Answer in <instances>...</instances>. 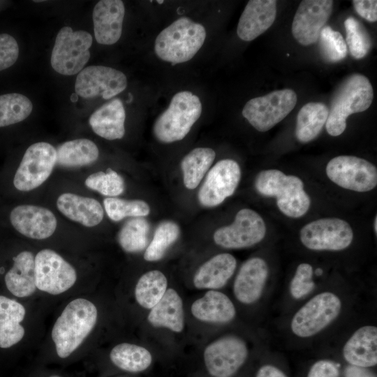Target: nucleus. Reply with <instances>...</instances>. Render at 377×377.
<instances>
[{
	"label": "nucleus",
	"mask_w": 377,
	"mask_h": 377,
	"mask_svg": "<svg viewBox=\"0 0 377 377\" xmlns=\"http://www.w3.org/2000/svg\"><path fill=\"white\" fill-rule=\"evenodd\" d=\"M97 318V309L91 301L77 298L70 302L52 330L57 355L66 358L71 355L93 330Z\"/></svg>",
	"instance_id": "1"
},
{
	"label": "nucleus",
	"mask_w": 377,
	"mask_h": 377,
	"mask_svg": "<svg viewBox=\"0 0 377 377\" xmlns=\"http://www.w3.org/2000/svg\"><path fill=\"white\" fill-rule=\"evenodd\" d=\"M205 28L191 18L182 17L163 29L154 42L156 56L172 65L191 60L206 38Z\"/></svg>",
	"instance_id": "2"
},
{
	"label": "nucleus",
	"mask_w": 377,
	"mask_h": 377,
	"mask_svg": "<svg viewBox=\"0 0 377 377\" xmlns=\"http://www.w3.org/2000/svg\"><path fill=\"white\" fill-rule=\"evenodd\" d=\"M373 98V87L366 76L353 74L346 77L332 97L326 121L327 133L332 136L343 133L348 117L367 110Z\"/></svg>",
	"instance_id": "3"
},
{
	"label": "nucleus",
	"mask_w": 377,
	"mask_h": 377,
	"mask_svg": "<svg viewBox=\"0 0 377 377\" xmlns=\"http://www.w3.org/2000/svg\"><path fill=\"white\" fill-rule=\"evenodd\" d=\"M255 187L263 195L276 197L279 210L288 217H301L310 207V198L298 177L278 170H263L256 176Z\"/></svg>",
	"instance_id": "4"
},
{
	"label": "nucleus",
	"mask_w": 377,
	"mask_h": 377,
	"mask_svg": "<svg viewBox=\"0 0 377 377\" xmlns=\"http://www.w3.org/2000/svg\"><path fill=\"white\" fill-rule=\"evenodd\" d=\"M202 113V103L191 91L175 94L168 108L155 120L153 133L163 143H172L184 139Z\"/></svg>",
	"instance_id": "5"
},
{
	"label": "nucleus",
	"mask_w": 377,
	"mask_h": 377,
	"mask_svg": "<svg viewBox=\"0 0 377 377\" xmlns=\"http://www.w3.org/2000/svg\"><path fill=\"white\" fill-rule=\"evenodd\" d=\"M91 35L86 31H74L68 26L58 32L51 54V65L57 73L73 75L80 72L90 58Z\"/></svg>",
	"instance_id": "6"
},
{
	"label": "nucleus",
	"mask_w": 377,
	"mask_h": 377,
	"mask_svg": "<svg viewBox=\"0 0 377 377\" xmlns=\"http://www.w3.org/2000/svg\"><path fill=\"white\" fill-rule=\"evenodd\" d=\"M296 103L297 95L293 90H276L249 100L242 110V115L257 131L265 132L282 121Z\"/></svg>",
	"instance_id": "7"
},
{
	"label": "nucleus",
	"mask_w": 377,
	"mask_h": 377,
	"mask_svg": "<svg viewBox=\"0 0 377 377\" xmlns=\"http://www.w3.org/2000/svg\"><path fill=\"white\" fill-rule=\"evenodd\" d=\"M341 302L331 292L315 295L294 315L290 323L293 334L306 338L320 332L339 314Z\"/></svg>",
	"instance_id": "8"
},
{
	"label": "nucleus",
	"mask_w": 377,
	"mask_h": 377,
	"mask_svg": "<svg viewBox=\"0 0 377 377\" xmlns=\"http://www.w3.org/2000/svg\"><path fill=\"white\" fill-rule=\"evenodd\" d=\"M57 162L56 149L50 143L39 142L26 150L15 172L13 184L21 191L40 186L51 175Z\"/></svg>",
	"instance_id": "9"
},
{
	"label": "nucleus",
	"mask_w": 377,
	"mask_h": 377,
	"mask_svg": "<svg viewBox=\"0 0 377 377\" xmlns=\"http://www.w3.org/2000/svg\"><path fill=\"white\" fill-rule=\"evenodd\" d=\"M328 178L338 186L357 192H367L377 185V169L369 161L354 156H339L326 166Z\"/></svg>",
	"instance_id": "10"
},
{
	"label": "nucleus",
	"mask_w": 377,
	"mask_h": 377,
	"mask_svg": "<svg viewBox=\"0 0 377 377\" xmlns=\"http://www.w3.org/2000/svg\"><path fill=\"white\" fill-rule=\"evenodd\" d=\"M36 288L50 295H59L76 282L75 268L53 250L45 249L35 256Z\"/></svg>",
	"instance_id": "11"
},
{
	"label": "nucleus",
	"mask_w": 377,
	"mask_h": 377,
	"mask_svg": "<svg viewBox=\"0 0 377 377\" xmlns=\"http://www.w3.org/2000/svg\"><path fill=\"white\" fill-rule=\"evenodd\" d=\"M353 232L349 223L338 218L311 221L300 230L303 245L314 251H341L350 246Z\"/></svg>",
	"instance_id": "12"
},
{
	"label": "nucleus",
	"mask_w": 377,
	"mask_h": 377,
	"mask_svg": "<svg viewBox=\"0 0 377 377\" xmlns=\"http://www.w3.org/2000/svg\"><path fill=\"white\" fill-rule=\"evenodd\" d=\"M266 233L263 218L251 209L239 210L234 221L218 228L214 233V242L226 249H242L261 242Z\"/></svg>",
	"instance_id": "13"
},
{
	"label": "nucleus",
	"mask_w": 377,
	"mask_h": 377,
	"mask_svg": "<svg viewBox=\"0 0 377 377\" xmlns=\"http://www.w3.org/2000/svg\"><path fill=\"white\" fill-rule=\"evenodd\" d=\"M248 356L246 343L239 337L228 335L221 337L205 349L206 368L213 376L229 377L237 371Z\"/></svg>",
	"instance_id": "14"
},
{
	"label": "nucleus",
	"mask_w": 377,
	"mask_h": 377,
	"mask_svg": "<svg viewBox=\"0 0 377 377\" xmlns=\"http://www.w3.org/2000/svg\"><path fill=\"white\" fill-rule=\"evenodd\" d=\"M240 179V167L235 161H218L208 172L198 191L199 202L205 207L219 205L234 193Z\"/></svg>",
	"instance_id": "15"
},
{
	"label": "nucleus",
	"mask_w": 377,
	"mask_h": 377,
	"mask_svg": "<svg viewBox=\"0 0 377 377\" xmlns=\"http://www.w3.org/2000/svg\"><path fill=\"white\" fill-rule=\"evenodd\" d=\"M126 86L127 78L121 71L104 66H89L77 75L75 90L84 98L101 96L110 99L122 92Z\"/></svg>",
	"instance_id": "16"
},
{
	"label": "nucleus",
	"mask_w": 377,
	"mask_h": 377,
	"mask_svg": "<svg viewBox=\"0 0 377 377\" xmlns=\"http://www.w3.org/2000/svg\"><path fill=\"white\" fill-rule=\"evenodd\" d=\"M332 8L330 0L302 1L292 24V34L297 41L305 46L316 43Z\"/></svg>",
	"instance_id": "17"
},
{
	"label": "nucleus",
	"mask_w": 377,
	"mask_h": 377,
	"mask_svg": "<svg viewBox=\"0 0 377 377\" xmlns=\"http://www.w3.org/2000/svg\"><path fill=\"white\" fill-rule=\"evenodd\" d=\"M14 228L22 235L34 239H44L55 231L57 221L48 209L32 205H22L10 212Z\"/></svg>",
	"instance_id": "18"
},
{
	"label": "nucleus",
	"mask_w": 377,
	"mask_h": 377,
	"mask_svg": "<svg viewBox=\"0 0 377 377\" xmlns=\"http://www.w3.org/2000/svg\"><path fill=\"white\" fill-rule=\"evenodd\" d=\"M125 7L120 0H101L94 6L92 18L95 38L99 44L112 45L122 33Z\"/></svg>",
	"instance_id": "19"
},
{
	"label": "nucleus",
	"mask_w": 377,
	"mask_h": 377,
	"mask_svg": "<svg viewBox=\"0 0 377 377\" xmlns=\"http://www.w3.org/2000/svg\"><path fill=\"white\" fill-rule=\"evenodd\" d=\"M269 273L266 262L253 257L245 261L234 281L233 293L241 303L250 304L260 297Z\"/></svg>",
	"instance_id": "20"
},
{
	"label": "nucleus",
	"mask_w": 377,
	"mask_h": 377,
	"mask_svg": "<svg viewBox=\"0 0 377 377\" xmlns=\"http://www.w3.org/2000/svg\"><path fill=\"white\" fill-rule=\"evenodd\" d=\"M276 15V1H249L239 20L237 36L244 41L254 40L272 25Z\"/></svg>",
	"instance_id": "21"
},
{
	"label": "nucleus",
	"mask_w": 377,
	"mask_h": 377,
	"mask_svg": "<svg viewBox=\"0 0 377 377\" xmlns=\"http://www.w3.org/2000/svg\"><path fill=\"white\" fill-rule=\"evenodd\" d=\"M345 360L350 365L367 368L377 363V327L366 325L357 330L343 348Z\"/></svg>",
	"instance_id": "22"
},
{
	"label": "nucleus",
	"mask_w": 377,
	"mask_h": 377,
	"mask_svg": "<svg viewBox=\"0 0 377 377\" xmlns=\"http://www.w3.org/2000/svg\"><path fill=\"white\" fill-rule=\"evenodd\" d=\"M126 112L121 101L114 98L103 104L90 116L94 132L106 140L121 139L125 134Z\"/></svg>",
	"instance_id": "23"
},
{
	"label": "nucleus",
	"mask_w": 377,
	"mask_h": 377,
	"mask_svg": "<svg viewBox=\"0 0 377 377\" xmlns=\"http://www.w3.org/2000/svg\"><path fill=\"white\" fill-rule=\"evenodd\" d=\"M235 258L228 253L213 256L196 271L193 283L198 289H219L223 287L234 274Z\"/></svg>",
	"instance_id": "24"
},
{
	"label": "nucleus",
	"mask_w": 377,
	"mask_h": 377,
	"mask_svg": "<svg viewBox=\"0 0 377 377\" xmlns=\"http://www.w3.org/2000/svg\"><path fill=\"white\" fill-rule=\"evenodd\" d=\"M192 315L198 320L212 323H227L236 315L235 307L224 293L210 290L194 301L191 308Z\"/></svg>",
	"instance_id": "25"
},
{
	"label": "nucleus",
	"mask_w": 377,
	"mask_h": 377,
	"mask_svg": "<svg viewBox=\"0 0 377 377\" xmlns=\"http://www.w3.org/2000/svg\"><path fill=\"white\" fill-rule=\"evenodd\" d=\"M57 207L65 216L86 227L97 226L104 216L103 209L96 200L71 193L61 194Z\"/></svg>",
	"instance_id": "26"
},
{
	"label": "nucleus",
	"mask_w": 377,
	"mask_h": 377,
	"mask_svg": "<svg viewBox=\"0 0 377 377\" xmlns=\"http://www.w3.org/2000/svg\"><path fill=\"white\" fill-rule=\"evenodd\" d=\"M147 320L150 325L156 327H165L177 333L183 330L184 327L183 303L175 290L167 289L160 301L151 309Z\"/></svg>",
	"instance_id": "27"
},
{
	"label": "nucleus",
	"mask_w": 377,
	"mask_h": 377,
	"mask_svg": "<svg viewBox=\"0 0 377 377\" xmlns=\"http://www.w3.org/2000/svg\"><path fill=\"white\" fill-rule=\"evenodd\" d=\"M13 267L5 276L6 286L16 297H29L36 289L35 257L31 252L24 251L13 258Z\"/></svg>",
	"instance_id": "28"
},
{
	"label": "nucleus",
	"mask_w": 377,
	"mask_h": 377,
	"mask_svg": "<svg viewBox=\"0 0 377 377\" xmlns=\"http://www.w3.org/2000/svg\"><path fill=\"white\" fill-rule=\"evenodd\" d=\"M25 314L23 305L0 295V348H10L22 340L25 331L20 323Z\"/></svg>",
	"instance_id": "29"
},
{
	"label": "nucleus",
	"mask_w": 377,
	"mask_h": 377,
	"mask_svg": "<svg viewBox=\"0 0 377 377\" xmlns=\"http://www.w3.org/2000/svg\"><path fill=\"white\" fill-rule=\"evenodd\" d=\"M329 109L323 103L310 102L299 111L295 126V137L301 142H309L316 138L326 123Z\"/></svg>",
	"instance_id": "30"
},
{
	"label": "nucleus",
	"mask_w": 377,
	"mask_h": 377,
	"mask_svg": "<svg viewBox=\"0 0 377 377\" xmlns=\"http://www.w3.org/2000/svg\"><path fill=\"white\" fill-rule=\"evenodd\" d=\"M56 151V164L65 168L90 165L94 163L99 156L96 144L85 138L64 142L57 147Z\"/></svg>",
	"instance_id": "31"
},
{
	"label": "nucleus",
	"mask_w": 377,
	"mask_h": 377,
	"mask_svg": "<svg viewBox=\"0 0 377 377\" xmlns=\"http://www.w3.org/2000/svg\"><path fill=\"white\" fill-rule=\"evenodd\" d=\"M216 157L215 151L209 147H197L188 153L181 161L183 182L185 187L195 188L211 167Z\"/></svg>",
	"instance_id": "32"
},
{
	"label": "nucleus",
	"mask_w": 377,
	"mask_h": 377,
	"mask_svg": "<svg viewBox=\"0 0 377 377\" xmlns=\"http://www.w3.org/2000/svg\"><path fill=\"white\" fill-rule=\"evenodd\" d=\"M110 358L118 368L133 373L145 371L152 362L151 355L147 348L128 343L115 346L110 353Z\"/></svg>",
	"instance_id": "33"
},
{
	"label": "nucleus",
	"mask_w": 377,
	"mask_h": 377,
	"mask_svg": "<svg viewBox=\"0 0 377 377\" xmlns=\"http://www.w3.org/2000/svg\"><path fill=\"white\" fill-rule=\"evenodd\" d=\"M168 280L159 270H151L142 274L135 288V297L143 308L151 309L167 290Z\"/></svg>",
	"instance_id": "34"
},
{
	"label": "nucleus",
	"mask_w": 377,
	"mask_h": 377,
	"mask_svg": "<svg viewBox=\"0 0 377 377\" xmlns=\"http://www.w3.org/2000/svg\"><path fill=\"white\" fill-rule=\"evenodd\" d=\"M149 229L148 221L142 217L128 220L118 233L120 246L128 253L142 251L148 246Z\"/></svg>",
	"instance_id": "35"
},
{
	"label": "nucleus",
	"mask_w": 377,
	"mask_h": 377,
	"mask_svg": "<svg viewBox=\"0 0 377 377\" xmlns=\"http://www.w3.org/2000/svg\"><path fill=\"white\" fill-rule=\"evenodd\" d=\"M179 235L180 229L175 222L164 221L159 223L145 249L144 259L155 262L163 258L168 249L178 239Z\"/></svg>",
	"instance_id": "36"
},
{
	"label": "nucleus",
	"mask_w": 377,
	"mask_h": 377,
	"mask_svg": "<svg viewBox=\"0 0 377 377\" xmlns=\"http://www.w3.org/2000/svg\"><path fill=\"white\" fill-rule=\"evenodd\" d=\"M32 109L31 101L21 94L0 95V127L24 120L29 116Z\"/></svg>",
	"instance_id": "37"
},
{
	"label": "nucleus",
	"mask_w": 377,
	"mask_h": 377,
	"mask_svg": "<svg viewBox=\"0 0 377 377\" xmlns=\"http://www.w3.org/2000/svg\"><path fill=\"white\" fill-rule=\"evenodd\" d=\"M103 205L108 217L114 221H121L126 217H143L150 213L149 205L140 200L107 198L104 199Z\"/></svg>",
	"instance_id": "38"
},
{
	"label": "nucleus",
	"mask_w": 377,
	"mask_h": 377,
	"mask_svg": "<svg viewBox=\"0 0 377 377\" xmlns=\"http://www.w3.org/2000/svg\"><path fill=\"white\" fill-rule=\"evenodd\" d=\"M346 46L355 59H362L369 52L371 47L370 36L362 24L353 17L344 21Z\"/></svg>",
	"instance_id": "39"
},
{
	"label": "nucleus",
	"mask_w": 377,
	"mask_h": 377,
	"mask_svg": "<svg viewBox=\"0 0 377 377\" xmlns=\"http://www.w3.org/2000/svg\"><path fill=\"white\" fill-rule=\"evenodd\" d=\"M319 50L322 57L327 62H338L347 54V46L342 35L329 26L323 27L320 31Z\"/></svg>",
	"instance_id": "40"
},
{
	"label": "nucleus",
	"mask_w": 377,
	"mask_h": 377,
	"mask_svg": "<svg viewBox=\"0 0 377 377\" xmlns=\"http://www.w3.org/2000/svg\"><path fill=\"white\" fill-rule=\"evenodd\" d=\"M85 185L110 198L121 194L125 188L121 176L110 168L106 172L99 171L90 175L85 180Z\"/></svg>",
	"instance_id": "41"
},
{
	"label": "nucleus",
	"mask_w": 377,
	"mask_h": 377,
	"mask_svg": "<svg viewBox=\"0 0 377 377\" xmlns=\"http://www.w3.org/2000/svg\"><path fill=\"white\" fill-rule=\"evenodd\" d=\"M312 266L308 263L300 264L290 284V293L295 299L309 294L314 288Z\"/></svg>",
	"instance_id": "42"
},
{
	"label": "nucleus",
	"mask_w": 377,
	"mask_h": 377,
	"mask_svg": "<svg viewBox=\"0 0 377 377\" xmlns=\"http://www.w3.org/2000/svg\"><path fill=\"white\" fill-rule=\"evenodd\" d=\"M19 56L16 40L8 34H0V71L13 66Z\"/></svg>",
	"instance_id": "43"
},
{
	"label": "nucleus",
	"mask_w": 377,
	"mask_h": 377,
	"mask_svg": "<svg viewBox=\"0 0 377 377\" xmlns=\"http://www.w3.org/2000/svg\"><path fill=\"white\" fill-rule=\"evenodd\" d=\"M307 377H339V369L332 361L319 360L312 365Z\"/></svg>",
	"instance_id": "44"
},
{
	"label": "nucleus",
	"mask_w": 377,
	"mask_h": 377,
	"mask_svg": "<svg viewBox=\"0 0 377 377\" xmlns=\"http://www.w3.org/2000/svg\"><path fill=\"white\" fill-rule=\"evenodd\" d=\"M352 3L355 11L362 17L371 22L377 20V1L354 0Z\"/></svg>",
	"instance_id": "45"
},
{
	"label": "nucleus",
	"mask_w": 377,
	"mask_h": 377,
	"mask_svg": "<svg viewBox=\"0 0 377 377\" xmlns=\"http://www.w3.org/2000/svg\"><path fill=\"white\" fill-rule=\"evenodd\" d=\"M345 377H376L370 371L364 367L350 365L344 371Z\"/></svg>",
	"instance_id": "46"
},
{
	"label": "nucleus",
	"mask_w": 377,
	"mask_h": 377,
	"mask_svg": "<svg viewBox=\"0 0 377 377\" xmlns=\"http://www.w3.org/2000/svg\"><path fill=\"white\" fill-rule=\"evenodd\" d=\"M256 377H287L283 372L272 365H264L258 371Z\"/></svg>",
	"instance_id": "47"
},
{
	"label": "nucleus",
	"mask_w": 377,
	"mask_h": 377,
	"mask_svg": "<svg viewBox=\"0 0 377 377\" xmlns=\"http://www.w3.org/2000/svg\"><path fill=\"white\" fill-rule=\"evenodd\" d=\"M376 224H377V216L375 217L374 223V231H375L376 234V232H377Z\"/></svg>",
	"instance_id": "48"
},
{
	"label": "nucleus",
	"mask_w": 377,
	"mask_h": 377,
	"mask_svg": "<svg viewBox=\"0 0 377 377\" xmlns=\"http://www.w3.org/2000/svg\"><path fill=\"white\" fill-rule=\"evenodd\" d=\"M50 377H60V376H52Z\"/></svg>",
	"instance_id": "49"
},
{
	"label": "nucleus",
	"mask_w": 377,
	"mask_h": 377,
	"mask_svg": "<svg viewBox=\"0 0 377 377\" xmlns=\"http://www.w3.org/2000/svg\"><path fill=\"white\" fill-rule=\"evenodd\" d=\"M157 2H159V3H161L163 2V1H157Z\"/></svg>",
	"instance_id": "50"
}]
</instances>
